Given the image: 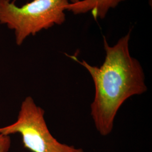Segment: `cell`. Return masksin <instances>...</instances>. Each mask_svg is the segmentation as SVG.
<instances>
[{
	"label": "cell",
	"mask_w": 152,
	"mask_h": 152,
	"mask_svg": "<svg viewBox=\"0 0 152 152\" xmlns=\"http://www.w3.org/2000/svg\"><path fill=\"white\" fill-rule=\"evenodd\" d=\"M80 1H81V0H69V3H72V4L76 3V2H77Z\"/></svg>",
	"instance_id": "6"
},
{
	"label": "cell",
	"mask_w": 152,
	"mask_h": 152,
	"mask_svg": "<svg viewBox=\"0 0 152 152\" xmlns=\"http://www.w3.org/2000/svg\"><path fill=\"white\" fill-rule=\"evenodd\" d=\"M131 30L113 46L103 37L105 56L100 66H93L75 55H66L83 66L92 78L94 98L90 105L95 128L102 136L109 135L113 129L115 116L129 98L147 91L145 77L140 63L130 53Z\"/></svg>",
	"instance_id": "1"
},
{
	"label": "cell",
	"mask_w": 152,
	"mask_h": 152,
	"mask_svg": "<svg viewBox=\"0 0 152 152\" xmlns=\"http://www.w3.org/2000/svg\"><path fill=\"white\" fill-rule=\"evenodd\" d=\"M11 146L10 135L0 134V152H8Z\"/></svg>",
	"instance_id": "5"
},
{
	"label": "cell",
	"mask_w": 152,
	"mask_h": 152,
	"mask_svg": "<svg viewBox=\"0 0 152 152\" xmlns=\"http://www.w3.org/2000/svg\"><path fill=\"white\" fill-rule=\"evenodd\" d=\"M125 0H81L76 3H69L66 10L75 15L90 12L92 17L97 20L105 18L109 11L115 8Z\"/></svg>",
	"instance_id": "4"
},
{
	"label": "cell",
	"mask_w": 152,
	"mask_h": 152,
	"mask_svg": "<svg viewBox=\"0 0 152 152\" xmlns=\"http://www.w3.org/2000/svg\"><path fill=\"white\" fill-rule=\"evenodd\" d=\"M69 4V0H33L19 7L15 1L0 0V23L14 31L20 46L29 36L63 24Z\"/></svg>",
	"instance_id": "2"
},
{
	"label": "cell",
	"mask_w": 152,
	"mask_h": 152,
	"mask_svg": "<svg viewBox=\"0 0 152 152\" xmlns=\"http://www.w3.org/2000/svg\"><path fill=\"white\" fill-rule=\"evenodd\" d=\"M44 109L31 96L23 101L16 121L0 128V134H19L24 147L32 152H84L82 148L61 143L51 134Z\"/></svg>",
	"instance_id": "3"
}]
</instances>
